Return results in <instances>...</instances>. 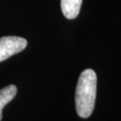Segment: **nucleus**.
<instances>
[{"label": "nucleus", "instance_id": "3", "mask_svg": "<svg viewBox=\"0 0 121 121\" xmlns=\"http://www.w3.org/2000/svg\"><path fill=\"white\" fill-rule=\"evenodd\" d=\"M82 0H61V10L64 16L69 20L78 16Z\"/></svg>", "mask_w": 121, "mask_h": 121}, {"label": "nucleus", "instance_id": "2", "mask_svg": "<svg viewBox=\"0 0 121 121\" xmlns=\"http://www.w3.org/2000/svg\"><path fill=\"white\" fill-rule=\"evenodd\" d=\"M27 40L17 36L0 38V62L22 51L27 47Z\"/></svg>", "mask_w": 121, "mask_h": 121}, {"label": "nucleus", "instance_id": "4", "mask_svg": "<svg viewBox=\"0 0 121 121\" xmlns=\"http://www.w3.org/2000/svg\"><path fill=\"white\" fill-rule=\"evenodd\" d=\"M16 93H17V88L13 84H10L0 90V121L2 119L3 108L15 97Z\"/></svg>", "mask_w": 121, "mask_h": 121}, {"label": "nucleus", "instance_id": "1", "mask_svg": "<svg viewBox=\"0 0 121 121\" xmlns=\"http://www.w3.org/2000/svg\"><path fill=\"white\" fill-rule=\"evenodd\" d=\"M97 75L92 69L82 71L78 79L75 90V108L78 116L87 118L91 116L96 99Z\"/></svg>", "mask_w": 121, "mask_h": 121}]
</instances>
